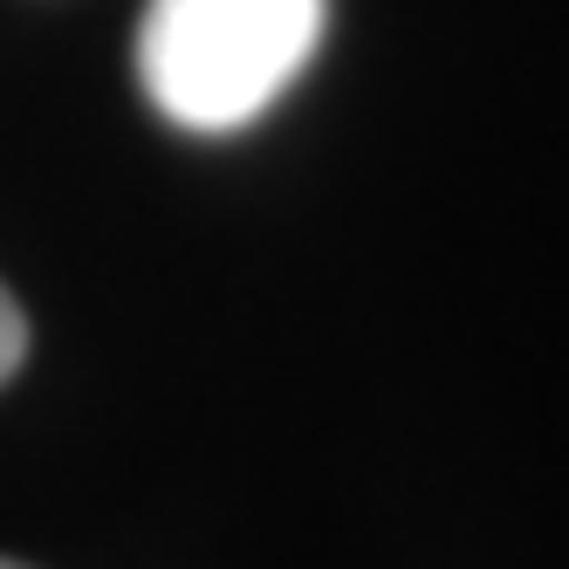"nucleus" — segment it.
Returning a JSON list of instances; mask_svg holds the SVG:
<instances>
[{"label":"nucleus","mask_w":569,"mask_h":569,"mask_svg":"<svg viewBox=\"0 0 569 569\" xmlns=\"http://www.w3.org/2000/svg\"><path fill=\"white\" fill-rule=\"evenodd\" d=\"M322 21V0H151L138 83L186 131H240L309 69Z\"/></svg>","instance_id":"1"},{"label":"nucleus","mask_w":569,"mask_h":569,"mask_svg":"<svg viewBox=\"0 0 569 569\" xmlns=\"http://www.w3.org/2000/svg\"><path fill=\"white\" fill-rule=\"evenodd\" d=\"M21 357H28V316H21V302L8 289H0V385L21 371Z\"/></svg>","instance_id":"2"},{"label":"nucleus","mask_w":569,"mask_h":569,"mask_svg":"<svg viewBox=\"0 0 569 569\" xmlns=\"http://www.w3.org/2000/svg\"><path fill=\"white\" fill-rule=\"evenodd\" d=\"M0 569H21V562H0Z\"/></svg>","instance_id":"3"}]
</instances>
